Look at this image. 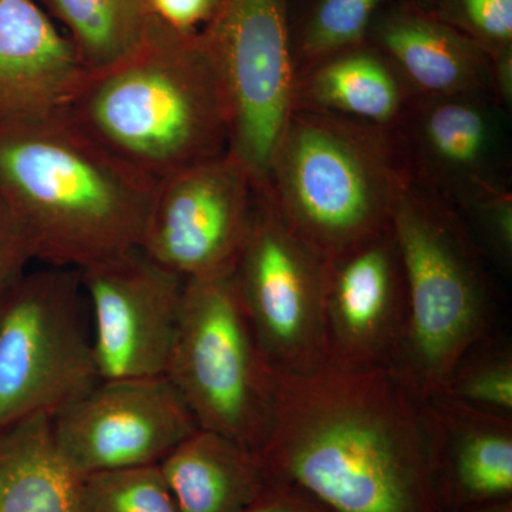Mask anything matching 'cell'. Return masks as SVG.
<instances>
[{"label":"cell","mask_w":512,"mask_h":512,"mask_svg":"<svg viewBox=\"0 0 512 512\" xmlns=\"http://www.w3.org/2000/svg\"><path fill=\"white\" fill-rule=\"evenodd\" d=\"M271 372L272 480L330 512H440L421 402L390 370Z\"/></svg>","instance_id":"1"},{"label":"cell","mask_w":512,"mask_h":512,"mask_svg":"<svg viewBox=\"0 0 512 512\" xmlns=\"http://www.w3.org/2000/svg\"><path fill=\"white\" fill-rule=\"evenodd\" d=\"M156 187L63 113L0 121V208L33 259L80 271L140 248Z\"/></svg>","instance_id":"2"},{"label":"cell","mask_w":512,"mask_h":512,"mask_svg":"<svg viewBox=\"0 0 512 512\" xmlns=\"http://www.w3.org/2000/svg\"><path fill=\"white\" fill-rule=\"evenodd\" d=\"M63 114L156 184L228 151L227 100L200 32L158 19L130 55L87 72Z\"/></svg>","instance_id":"3"},{"label":"cell","mask_w":512,"mask_h":512,"mask_svg":"<svg viewBox=\"0 0 512 512\" xmlns=\"http://www.w3.org/2000/svg\"><path fill=\"white\" fill-rule=\"evenodd\" d=\"M407 188L392 130L293 107L262 190L285 224L326 259L392 228Z\"/></svg>","instance_id":"4"},{"label":"cell","mask_w":512,"mask_h":512,"mask_svg":"<svg viewBox=\"0 0 512 512\" xmlns=\"http://www.w3.org/2000/svg\"><path fill=\"white\" fill-rule=\"evenodd\" d=\"M392 229L407 282V326L392 373L419 402L443 392L468 350L491 336L488 261L450 205L407 188Z\"/></svg>","instance_id":"5"},{"label":"cell","mask_w":512,"mask_h":512,"mask_svg":"<svg viewBox=\"0 0 512 512\" xmlns=\"http://www.w3.org/2000/svg\"><path fill=\"white\" fill-rule=\"evenodd\" d=\"M165 376L200 429L262 450L271 429L272 372L239 301L232 269L185 279Z\"/></svg>","instance_id":"6"},{"label":"cell","mask_w":512,"mask_h":512,"mask_svg":"<svg viewBox=\"0 0 512 512\" xmlns=\"http://www.w3.org/2000/svg\"><path fill=\"white\" fill-rule=\"evenodd\" d=\"M79 269L26 272L0 301V433L53 417L99 382Z\"/></svg>","instance_id":"7"},{"label":"cell","mask_w":512,"mask_h":512,"mask_svg":"<svg viewBox=\"0 0 512 512\" xmlns=\"http://www.w3.org/2000/svg\"><path fill=\"white\" fill-rule=\"evenodd\" d=\"M289 0H220L202 43L220 76L229 116L228 153L264 187L269 158L295 107Z\"/></svg>","instance_id":"8"},{"label":"cell","mask_w":512,"mask_h":512,"mask_svg":"<svg viewBox=\"0 0 512 512\" xmlns=\"http://www.w3.org/2000/svg\"><path fill=\"white\" fill-rule=\"evenodd\" d=\"M325 258L292 231L262 188L232 278L249 325L274 372L328 363L322 326Z\"/></svg>","instance_id":"9"},{"label":"cell","mask_w":512,"mask_h":512,"mask_svg":"<svg viewBox=\"0 0 512 512\" xmlns=\"http://www.w3.org/2000/svg\"><path fill=\"white\" fill-rule=\"evenodd\" d=\"M511 113L488 92L417 96L392 130L410 187L456 211L511 190Z\"/></svg>","instance_id":"10"},{"label":"cell","mask_w":512,"mask_h":512,"mask_svg":"<svg viewBox=\"0 0 512 512\" xmlns=\"http://www.w3.org/2000/svg\"><path fill=\"white\" fill-rule=\"evenodd\" d=\"M198 429L165 375L100 379L52 417L57 453L79 478L158 464Z\"/></svg>","instance_id":"11"},{"label":"cell","mask_w":512,"mask_h":512,"mask_svg":"<svg viewBox=\"0 0 512 512\" xmlns=\"http://www.w3.org/2000/svg\"><path fill=\"white\" fill-rule=\"evenodd\" d=\"M258 190L228 151L165 178L154 192L141 251L185 279L231 271Z\"/></svg>","instance_id":"12"},{"label":"cell","mask_w":512,"mask_h":512,"mask_svg":"<svg viewBox=\"0 0 512 512\" xmlns=\"http://www.w3.org/2000/svg\"><path fill=\"white\" fill-rule=\"evenodd\" d=\"M79 272L92 305L93 353L100 379L165 375L185 278L140 248Z\"/></svg>","instance_id":"13"},{"label":"cell","mask_w":512,"mask_h":512,"mask_svg":"<svg viewBox=\"0 0 512 512\" xmlns=\"http://www.w3.org/2000/svg\"><path fill=\"white\" fill-rule=\"evenodd\" d=\"M407 311L406 272L392 228L325 259L322 326L330 365L392 372Z\"/></svg>","instance_id":"14"},{"label":"cell","mask_w":512,"mask_h":512,"mask_svg":"<svg viewBox=\"0 0 512 512\" xmlns=\"http://www.w3.org/2000/svg\"><path fill=\"white\" fill-rule=\"evenodd\" d=\"M440 511L512 500V416L437 393L421 402Z\"/></svg>","instance_id":"15"},{"label":"cell","mask_w":512,"mask_h":512,"mask_svg":"<svg viewBox=\"0 0 512 512\" xmlns=\"http://www.w3.org/2000/svg\"><path fill=\"white\" fill-rule=\"evenodd\" d=\"M86 73L33 0H0V121L64 113Z\"/></svg>","instance_id":"16"},{"label":"cell","mask_w":512,"mask_h":512,"mask_svg":"<svg viewBox=\"0 0 512 512\" xmlns=\"http://www.w3.org/2000/svg\"><path fill=\"white\" fill-rule=\"evenodd\" d=\"M419 97L488 92L491 57L414 0H386L367 30Z\"/></svg>","instance_id":"17"},{"label":"cell","mask_w":512,"mask_h":512,"mask_svg":"<svg viewBox=\"0 0 512 512\" xmlns=\"http://www.w3.org/2000/svg\"><path fill=\"white\" fill-rule=\"evenodd\" d=\"M416 94L392 60L367 42L345 47L296 74L295 107L393 130Z\"/></svg>","instance_id":"18"},{"label":"cell","mask_w":512,"mask_h":512,"mask_svg":"<svg viewBox=\"0 0 512 512\" xmlns=\"http://www.w3.org/2000/svg\"><path fill=\"white\" fill-rule=\"evenodd\" d=\"M180 512H245L272 484L256 451L198 429L158 463Z\"/></svg>","instance_id":"19"},{"label":"cell","mask_w":512,"mask_h":512,"mask_svg":"<svg viewBox=\"0 0 512 512\" xmlns=\"http://www.w3.org/2000/svg\"><path fill=\"white\" fill-rule=\"evenodd\" d=\"M79 477L57 453L52 417L0 433V512H79Z\"/></svg>","instance_id":"20"},{"label":"cell","mask_w":512,"mask_h":512,"mask_svg":"<svg viewBox=\"0 0 512 512\" xmlns=\"http://www.w3.org/2000/svg\"><path fill=\"white\" fill-rule=\"evenodd\" d=\"M69 30L87 72L130 55L150 35L157 18L148 0H46Z\"/></svg>","instance_id":"21"},{"label":"cell","mask_w":512,"mask_h":512,"mask_svg":"<svg viewBox=\"0 0 512 512\" xmlns=\"http://www.w3.org/2000/svg\"><path fill=\"white\" fill-rule=\"evenodd\" d=\"M386 0H289V42L296 72L345 47L365 42Z\"/></svg>","instance_id":"22"},{"label":"cell","mask_w":512,"mask_h":512,"mask_svg":"<svg viewBox=\"0 0 512 512\" xmlns=\"http://www.w3.org/2000/svg\"><path fill=\"white\" fill-rule=\"evenodd\" d=\"M79 512H180L158 464L79 478Z\"/></svg>","instance_id":"23"},{"label":"cell","mask_w":512,"mask_h":512,"mask_svg":"<svg viewBox=\"0 0 512 512\" xmlns=\"http://www.w3.org/2000/svg\"><path fill=\"white\" fill-rule=\"evenodd\" d=\"M461 402L512 416V355L493 336L481 340L461 357L443 392Z\"/></svg>","instance_id":"24"},{"label":"cell","mask_w":512,"mask_h":512,"mask_svg":"<svg viewBox=\"0 0 512 512\" xmlns=\"http://www.w3.org/2000/svg\"><path fill=\"white\" fill-rule=\"evenodd\" d=\"M483 47L488 55L512 47V0H414Z\"/></svg>","instance_id":"25"},{"label":"cell","mask_w":512,"mask_h":512,"mask_svg":"<svg viewBox=\"0 0 512 512\" xmlns=\"http://www.w3.org/2000/svg\"><path fill=\"white\" fill-rule=\"evenodd\" d=\"M488 262L512 264V191L484 195L457 210Z\"/></svg>","instance_id":"26"},{"label":"cell","mask_w":512,"mask_h":512,"mask_svg":"<svg viewBox=\"0 0 512 512\" xmlns=\"http://www.w3.org/2000/svg\"><path fill=\"white\" fill-rule=\"evenodd\" d=\"M33 261L32 252L15 222L0 208V301L23 276Z\"/></svg>","instance_id":"27"},{"label":"cell","mask_w":512,"mask_h":512,"mask_svg":"<svg viewBox=\"0 0 512 512\" xmlns=\"http://www.w3.org/2000/svg\"><path fill=\"white\" fill-rule=\"evenodd\" d=\"M160 22L180 32H197L211 19L220 0H148Z\"/></svg>","instance_id":"28"},{"label":"cell","mask_w":512,"mask_h":512,"mask_svg":"<svg viewBox=\"0 0 512 512\" xmlns=\"http://www.w3.org/2000/svg\"><path fill=\"white\" fill-rule=\"evenodd\" d=\"M245 512H330L311 494L296 485L274 480Z\"/></svg>","instance_id":"29"},{"label":"cell","mask_w":512,"mask_h":512,"mask_svg":"<svg viewBox=\"0 0 512 512\" xmlns=\"http://www.w3.org/2000/svg\"><path fill=\"white\" fill-rule=\"evenodd\" d=\"M491 90L505 109L512 111V47L491 55Z\"/></svg>","instance_id":"30"},{"label":"cell","mask_w":512,"mask_h":512,"mask_svg":"<svg viewBox=\"0 0 512 512\" xmlns=\"http://www.w3.org/2000/svg\"><path fill=\"white\" fill-rule=\"evenodd\" d=\"M440 512H512V500L497 501V503L476 505V507L458 508V510Z\"/></svg>","instance_id":"31"}]
</instances>
